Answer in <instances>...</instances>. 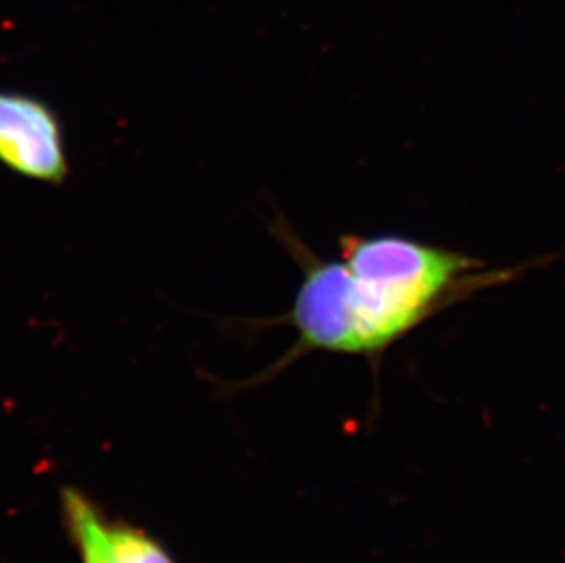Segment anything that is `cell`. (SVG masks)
<instances>
[{
    "label": "cell",
    "instance_id": "cell-2",
    "mask_svg": "<svg viewBox=\"0 0 565 563\" xmlns=\"http://www.w3.org/2000/svg\"><path fill=\"white\" fill-rule=\"evenodd\" d=\"M0 166L44 185L70 178L63 119L43 97L0 88Z\"/></svg>",
    "mask_w": 565,
    "mask_h": 563
},
{
    "label": "cell",
    "instance_id": "cell-1",
    "mask_svg": "<svg viewBox=\"0 0 565 563\" xmlns=\"http://www.w3.org/2000/svg\"><path fill=\"white\" fill-rule=\"evenodd\" d=\"M269 231L302 277L288 314L266 320L289 326L294 346L256 383L315 351L361 357L377 370L397 342L428 320L542 262L489 267L478 256L399 233L341 234L335 261L317 255L282 213L275 214Z\"/></svg>",
    "mask_w": 565,
    "mask_h": 563
},
{
    "label": "cell",
    "instance_id": "cell-3",
    "mask_svg": "<svg viewBox=\"0 0 565 563\" xmlns=\"http://www.w3.org/2000/svg\"><path fill=\"white\" fill-rule=\"evenodd\" d=\"M61 507L81 563H174L149 532L108 516L74 487L63 490Z\"/></svg>",
    "mask_w": 565,
    "mask_h": 563
}]
</instances>
